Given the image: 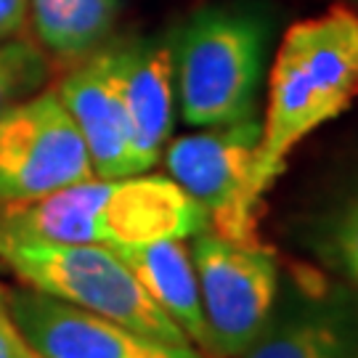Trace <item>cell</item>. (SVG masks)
Returning <instances> with one entry per match:
<instances>
[{
  "label": "cell",
  "mask_w": 358,
  "mask_h": 358,
  "mask_svg": "<svg viewBox=\"0 0 358 358\" xmlns=\"http://www.w3.org/2000/svg\"><path fill=\"white\" fill-rule=\"evenodd\" d=\"M0 231L59 244H99L109 250L165 239H192L207 231L205 210L170 176L90 178L22 205H6Z\"/></svg>",
  "instance_id": "1"
},
{
  "label": "cell",
  "mask_w": 358,
  "mask_h": 358,
  "mask_svg": "<svg viewBox=\"0 0 358 358\" xmlns=\"http://www.w3.org/2000/svg\"><path fill=\"white\" fill-rule=\"evenodd\" d=\"M358 99V13L332 11L292 24L268 72L257 192L266 196L289 154L313 130L332 122Z\"/></svg>",
  "instance_id": "2"
},
{
  "label": "cell",
  "mask_w": 358,
  "mask_h": 358,
  "mask_svg": "<svg viewBox=\"0 0 358 358\" xmlns=\"http://www.w3.org/2000/svg\"><path fill=\"white\" fill-rule=\"evenodd\" d=\"M271 19L257 6H207L170 35L176 101L194 128L257 117Z\"/></svg>",
  "instance_id": "3"
},
{
  "label": "cell",
  "mask_w": 358,
  "mask_h": 358,
  "mask_svg": "<svg viewBox=\"0 0 358 358\" xmlns=\"http://www.w3.org/2000/svg\"><path fill=\"white\" fill-rule=\"evenodd\" d=\"M0 263L11 268L24 287L154 340L192 345L109 247L40 242L0 231Z\"/></svg>",
  "instance_id": "4"
},
{
  "label": "cell",
  "mask_w": 358,
  "mask_h": 358,
  "mask_svg": "<svg viewBox=\"0 0 358 358\" xmlns=\"http://www.w3.org/2000/svg\"><path fill=\"white\" fill-rule=\"evenodd\" d=\"M260 120L199 128L165 146L167 176L205 210L207 231L234 244H263L257 234Z\"/></svg>",
  "instance_id": "5"
},
{
  "label": "cell",
  "mask_w": 358,
  "mask_h": 358,
  "mask_svg": "<svg viewBox=\"0 0 358 358\" xmlns=\"http://www.w3.org/2000/svg\"><path fill=\"white\" fill-rule=\"evenodd\" d=\"M210 356L239 358L257 340L279 300V263L263 244H234L213 231L192 236Z\"/></svg>",
  "instance_id": "6"
},
{
  "label": "cell",
  "mask_w": 358,
  "mask_h": 358,
  "mask_svg": "<svg viewBox=\"0 0 358 358\" xmlns=\"http://www.w3.org/2000/svg\"><path fill=\"white\" fill-rule=\"evenodd\" d=\"M96 178L88 146L56 90L0 112V207Z\"/></svg>",
  "instance_id": "7"
},
{
  "label": "cell",
  "mask_w": 358,
  "mask_h": 358,
  "mask_svg": "<svg viewBox=\"0 0 358 358\" xmlns=\"http://www.w3.org/2000/svg\"><path fill=\"white\" fill-rule=\"evenodd\" d=\"M6 294L22 340L45 358H210L194 345L154 340L32 287Z\"/></svg>",
  "instance_id": "8"
},
{
  "label": "cell",
  "mask_w": 358,
  "mask_h": 358,
  "mask_svg": "<svg viewBox=\"0 0 358 358\" xmlns=\"http://www.w3.org/2000/svg\"><path fill=\"white\" fill-rule=\"evenodd\" d=\"M117 85L130 125L136 173H149L165 154L176 117V64L170 38L109 43Z\"/></svg>",
  "instance_id": "9"
},
{
  "label": "cell",
  "mask_w": 358,
  "mask_h": 358,
  "mask_svg": "<svg viewBox=\"0 0 358 358\" xmlns=\"http://www.w3.org/2000/svg\"><path fill=\"white\" fill-rule=\"evenodd\" d=\"M56 96L88 146L96 178L136 176L130 125L117 85L109 43L90 53L88 59L77 62L75 69L59 83Z\"/></svg>",
  "instance_id": "10"
},
{
  "label": "cell",
  "mask_w": 358,
  "mask_h": 358,
  "mask_svg": "<svg viewBox=\"0 0 358 358\" xmlns=\"http://www.w3.org/2000/svg\"><path fill=\"white\" fill-rule=\"evenodd\" d=\"M239 358H358V300L345 292H300L279 303Z\"/></svg>",
  "instance_id": "11"
},
{
  "label": "cell",
  "mask_w": 358,
  "mask_h": 358,
  "mask_svg": "<svg viewBox=\"0 0 358 358\" xmlns=\"http://www.w3.org/2000/svg\"><path fill=\"white\" fill-rule=\"evenodd\" d=\"M115 252L133 271V276L141 282L154 303L178 324L186 340L196 350L210 356V337H207L205 313H202L199 282H196L189 247L180 239H165V242L141 244V247H122Z\"/></svg>",
  "instance_id": "12"
},
{
  "label": "cell",
  "mask_w": 358,
  "mask_h": 358,
  "mask_svg": "<svg viewBox=\"0 0 358 358\" xmlns=\"http://www.w3.org/2000/svg\"><path fill=\"white\" fill-rule=\"evenodd\" d=\"M122 11V0H29L35 38L62 62H83L103 48Z\"/></svg>",
  "instance_id": "13"
},
{
  "label": "cell",
  "mask_w": 358,
  "mask_h": 358,
  "mask_svg": "<svg viewBox=\"0 0 358 358\" xmlns=\"http://www.w3.org/2000/svg\"><path fill=\"white\" fill-rule=\"evenodd\" d=\"M48 77V56L32 40L0 43V112L35 96Z\"/></svg>",
  "instance_id": "14"
},
{
  "label": "cell",
  "mask_w": 358,
  "mask_h": 358,
  "mask_svg": "<svg viewBox=\"0 0 358 358\" xmlns=\"http://www.w3.org/2000/svg\"><path fill=\"white\" fill-rule=\"evenodd\" d=\"M332 250L343 271L358 284V215L343 213L332 231Z\"/></svg>",
  "instance_id": "15"
},
{
  "label": "cell",
  "mask_w": 358,
  "mask_h": 358,
  "mask_svg": "<svg viewBox=\"0 0 358 358\" xmlns=\"http://www.w3.org/2000/svg\"><path fill=\"white\" fill-rule=\"evenodd\" d=\"M22 345H24V340H22V334L11 319L6 287L0 284V358H16Z\"/></svg>",
  "instance_id": "16"
},
{
  "label": "cell",
  "mask_w": 358,
  "mask_h": 358,
  "mask_svg": "<svg viewBox=\"0 0 358 358\" xmlns=\"http://www.w3.org/2000/svg\"><path fill=\"white\" fill-rule=\"evenodd\" d=\"M29 16V0H0V43L11 40Z\"/></svg>",
  "instance_id": "17"
},
{
  "label": "cell",
  "mask_w": 358,
  "mask_h": 358,
  "mask_svg": "<svg viewBox=\"0 0 358 358\" xmlns=\"http://www.w3.org/2000/svg\"><path fill=\"white\" fill-rule=\"evenodd\" d=\"M16 358H45V356H40L38 350H32V348L24 343V345L19 348V356H16Z\"/></svg>",
  "instance_id": "18"
},
{
  "label": "cell",
  "mask_w": 358,
  "mask_h": 358,
  "mask_svg": "<svg viewBox=\"0 0 358 358\" xmlns=\"http://www.w3.org/2000/svg\"><path fill=\"white\" fill-rule=\"evenodd\" d=\"M345 213H353V215H358V194L353 196V199H350V205H348Z\"/></svg>",
  "instance_id": "19"
},
{
  "label": "cell",
  "mask_w": 358,
  "mask_h": 358,
  "mask_svg": "<svg viewBox=\"0 0 358 358\" xmlns=\"http://www.w3.org/2000/svg\"><path fill=\"white\" fill-rule=\"evenodd\" d=\"M353 3H356V6H358V0H353Z\"/></svg>",
  "instance_id": "20"
}]
</instances>
